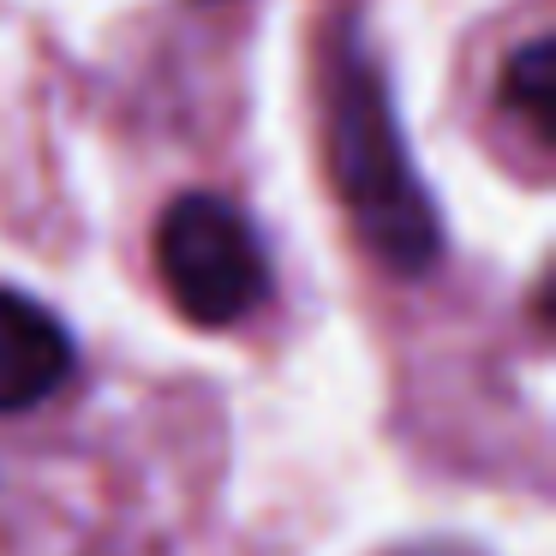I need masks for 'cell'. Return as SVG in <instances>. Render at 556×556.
<instances>
[{"mask_svg": "<svg viewBox=\"0 0 556 556\" xmlns=\"http://www.w3.org/2000/svg\"><path fill=\"white\" fill-rule=\"evenodd\" d=\"M329 180L359 245L389 276H425L443 252V222L401 144V121L371 54L348 49L329 78Z\"/></svg>", "mask_w": 556, "mask_h": 556, "instance_id": "1", "label": "cell"}, {"mask_svg": "<svg viewBox=\"0 0 556 556\" xmlns=\"http://www.w3.org/2000/svg\"><path fill=\"white\" fill-rule=\"evenodd\" d=\"M156 276L174 312L198 329L252 317L269 293V264L252 222L222 192H186L156 222Z\"/></svg>", "mask_w": 556, "mask_h": 556, "instance_id": "2", "label": "cell"}, {"mask_svg": "<svg viewBox=\"0 0 556 556\" xmlns=\"http://www.w3.org/2000/svg\"><path fill=\"white\" fill-rule=\"evenodd\" d=\"M73 377V336L37 300L0 288V419L49 401Z\"/></svg>", "mask_w": 556, "mask_h": 556, "instance_id": "3", "label": "cell"}, {"mask_svg": "<svg viewBox=\"0 0 556 556\" xmlns=\"http://www.w3.org/2000/svg\"><path fill=\"white\" fill-rule=\"evenodd\" d=\"M496 90H503V109L520 114L539 144H551L556 138V42L551 37L520 42L503 61V85Z\"/></svg>", "mask_w": 556, "mask_h": 556, "instance_id": "4", "label": "cell"}]
</instances>
